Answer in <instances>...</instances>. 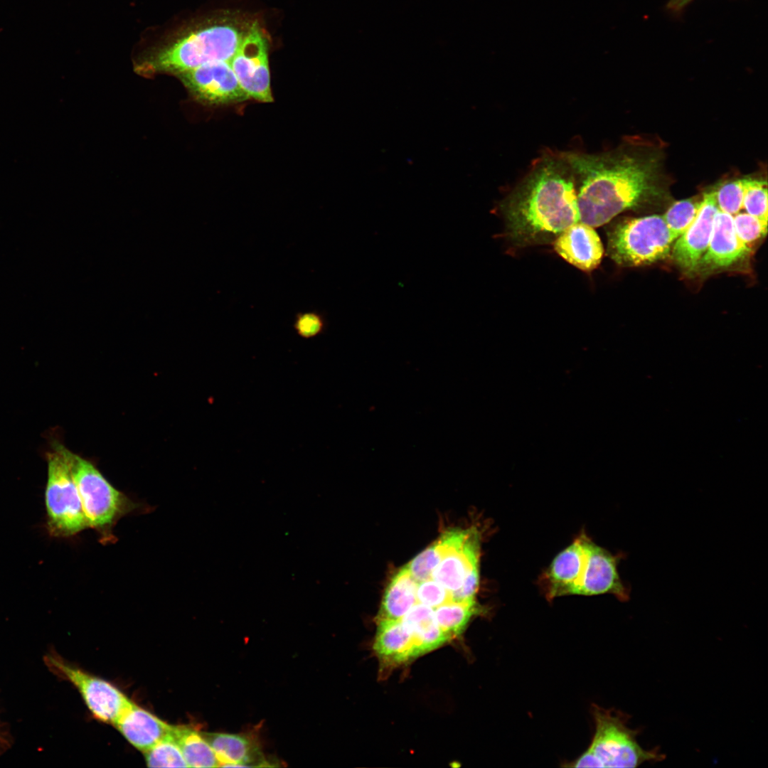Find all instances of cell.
I'll return each mask as SVG.
<instances>
[{"label":"cell","mask_w":768,"mask_h":768,"mask_svg":"<svg viewBox=\"0 0 768 768\" xmlns=\"http://www.w3.org/2000/svg\"><path fill=\"white\" fill-rule=\"evenodd\" d=\"M556 252L578 269L590 272L600 263L604 250L593 227L579 221L560 233L553 243Z\"/></svg>","instance_id":"obj_15"},{"label":"cell","mask_w":768,"mask_h":768,"mask_svg":"<svg viewBox=\"0 0 768 768\" xmlns=\"http://www.w3.org/2000/svg\"><path fill=\"white\" fill-rule=\"evenodd\" d=\"M562 155L575 175L580 221L592 227L651 203L663 194L660 158L655 152L623 149Z\"/></svg>","instance_id":"obj_1"},{"label":"cell","mask_w":768,"mask_h":768,"mask_svg":"<svg viewBox=\"0 0 768 768\" xmlns=\"http://www.w3.org/2000/svg\"><path fill=\"white\" fill-rule=\"evenodd\" d=\"M114 726L129 743L143 752L168 735L173 727L134 703Z\"/></svg>","instance_id":"obj_17"},{"label":"cell","mask_w":768,"mask_h":768,"mask_svg":"<svg viewBox=\"0 0 768 768\" xmlns=\"http://www.w3.org/2000/svg\"><path fill=\"white\" fill-rule=\"evenodd\" d=\"M247 29L229 22L204 26L161 48L144 64L153 71L179 74L209 63L230 62Z\"/></svg>","instance_id":"obj_4"},{"label":"cell","mask_w":768,"mask_h":768,"mask_svg":"<svg viewBox=\"0 0 768 768\" xmlns=\"http://www.w3.org/2000/svg\"><path fill=\"white\" fill-rule=\"evenodd\" d=\"M179 74L193 95L206 104L228 105L249 99L228 61L206 63Z\"/></svg>","instance_id":"obj_12"},{"label":"cell","mask_w":768,"mask_h":768,"mask_svg":"<svg viewBox=\"0 0 768 768\" xmlns=\"http://www.w3.org/2000/svg\"><path fill=\"white\" fill-rule=\"evenodd\" d=\"M68 449L53 443L47 454V528L50 535L69 537L88 528L74 481Z\"/></svg>","instance_id":"obj_7"},{"label":"cell","mask_w":768,"mask_h":768,"mask_svg":"<svg viewBox=\"0 0 768 768\" xmlns=\"http://www.w3.org/2000/svg\"><path fill=\"white\" fill-rule=\"evenodd\" d=\"M595 732L589 748L574 767H636L663 760L657 748L648 750L639 744L638 730L628 726V716L614 710L594 706Z\"/></svg>","instance_id":"obj_5"},{"label":"cell","mask_w":768,"mask_h":768,"mask_svg":"<svg viewBox=\"0 0 768 768\" xmlns=\"http://www.w3.org/2000/svg\"><path fill=\"white\" fill-rule=\"evenodd\" d=\"M715 197L720 211L732 216L738 213L743 206V178L723 183L715 191Z\"/></svg>","instance_id":"obj_27"},{"label":"cell","mask_w":768,"mask_h":768,"mask_svg":"<svg viewBox=\"0 0 768 768\" xmlns=\"http://www.w3.org/2000/svg\"><path fill=\"white\" fill-rule=\"evenodd\" d=\"M10 746V740L7 734L1 727L0 724V754L4 752Z\"/></svg>","instance_id":"obj_31"},{"label":"cell","mask_w":768,"mask_h":768,"mask_svg":"<svg viewBox=\"0 0 768 768\" xmlns=\"http://www.w3.org/2000/svg\"><path fill=\"white\" fill-rule=\"evenodd\" d=\"M219 767H270L256 737L250 734L201 732Z\"/></svg>","instance_id":"obj_16"},{"label":"cell","mask_w":768,"mask_h":768,"mask_svg":"<svg viewBox=\"0 0 768 768\" xmlns=\"http://www.w3.org/2000/svg\"><path fill=\"white\" fill-rule=\"evenodd\" d=\"M508 233L520 242L548 240L580 221L574 173L562 155L540 159L503 205Z\"/></svg>","instance_id":"obj_2"},{"label":"cell","mask_w":768,"mask_h":768,"mask_svg":"<svg viewBox=\"0 0 768 768\" xmlns=\"http://www.w3.org/2000/svg\"><path fill=\"white\" fill-rule=\"evenodd\" d=\"M692 0H670L668 4V7L671 10L678 11L683 9Z\"/></svg>","instance_id":"obj_32"},{"label":"cell","mask_w":768,"mask_h":768,"mask_svg":"<svg viewBox=\"0 0 768 768\" xmlns=\"http://www.w3.org/2000/svg\"><path fill=\"white\" fill-rule=\"evenodd\" d=\"M417 601L433 609L452 599V595L442 585L432 578L418 582Z\"/></svg>","instance_id":"obj_29"},{"label":"cell","mask_w":768,"mask_h":768,"mask_svg":"<svg viewBox=\"0 0 768 768\" xmlns=\"http://www.w3.org/2000/svg\"><path fill=\"white\" fill-rule=\"evenodd\" d=\"M663 216L629 218L609 233L608 254L617 264L639 266L666 257L673 242Z\"/></svg>","instance_id":"obj_8"},{"label":"cell","mask_w":768,"mask_h":768,"mask_svg":"<svg viewBox=\"0 0 768 768\" xmlns=\"http://www.w3.org/2000/svg\"><path fill=\"white\" fill-rule=\"evenodd\" d=\"M417 582L405 566L390 581L381 602L378 619L400 620L417 602Z\"/></svg>","instance_id":"obj_20"},{"label":"cell","mask_w":768,"mask_h":768,"mask_svg":"<svg viewBox=\"0 0 768 768\" xmlns=\"http://www.w3.org/2000/svg\"><path fill=\"white\" fill-rule=\"evenodd\" d=\"M750 250L735 233L733 216L718 210L708 249L697 269L713 271L731 267L744 259Z\"/></svg>","instance_id":"obj_14"},{"label":"cell","mask_w":768,"mask_h":768,"mask_svg":"<svg viewBox=\"0 0 768 768\" xmlns=\"http://www.w3.org/2000/svg\"><path fill=\"white\" fill-rule=\"evenodd\" d=\"M68 456L88 528L103 536L137 508V504L113 487L90 462L68 450Z\"/></svg>","instance_id":"obj_6"},{"label":"cell","mask_w":768,"mask_h":768,"mask_svg":"<svg viewBox=\"0 0 768 768\" xmlns=\"http://www.w3.org/2000/svg\"><path fill=\"white\" fill-rule=\"evenodd\" d=\"M172 734L188 767H219L213 750L201 732L188 726L173 725Z\"/></svg>","instance_id":"obj_21"},{"label":"cell","mask_w":768,"mask_h":768,"mask_svg":"<svg viewBox=\"0 0 768 768\" xmlns=\"http://www.w3.org/2000/svg\"><path fill=\"white\" fill-rule=\"evenodd\" d=\"M479 609L476 599H451L434 609V612L439 626L451 639L463 631Z\"/></svg>","instance_id":"obj_22"},{"label":"cell","mask_w":768,"mask_h":768,"mask_svg":"<svg viewBox=\"0 0 768 768\" xmlns=\"http://www.w3.org/2000/svg\"><path fill=\"white\" fill-rule=\"evenodd\" d=\"M442 558L443 553L437 540L412 559L405 567L418 582L432 578L433 571Z\"/></svg>","instance_id":"obj_26"},{"label":"cell","mask_w":768,"mask_h":768,"mask_svg":"<svg viewBox=\"0 0 768 768\" xmlns=\"http://www.w3.org/2000/svg\"><path fill=\"white\" fill-rule=\"evenodd\" d=\"M43 661L50 672L78 690L93 717L102 722L114 725L133 703L110 682L69 663L53 650L44 656Z\"/></svg>","instance_id":"obj_9"},{"label":"cell","mask_w":768,"mask_h":768,"mask_svg":"<svg viewBox=\"0 0 768 768\" xmlns=\"http://www.w3.org/2000/svg\"><path fill=\"white\" fill-rule=\"evenodd\" d=\"M718 210L715 191L705 193L695 220L673 247V257L683 270L693 272L697 269L708 249Z\"/></svg>","instance_id":"obj_13"},{"label":"cell","mask_w":768,"mask_h":768,"mask_svg":"<svg viewBox=\"0 0 768 768\" xmlns=\"http://www.w3.org/2000/svg\"><path fill=\"white\" fill-rule=\"evenodd\" d=\"M400 621L410 631L417 656L436 649L450 638L439 626L434 609L417 602Z\"/></svg>","instance_id":"obj_19"},{"label":"cell","mask_w":768,"mask_h":768,"mask_svg":"<svg viewBox=\"0 0 768 768\" xmlns=\"http://www.w3.org/2000/svg\"><path fill=\"white\" fill-rule=\"evenodd\" d=\"M144 754L149 767H188L172 730Z\"/></svg>","instance_id":"obj_23"},{"label":"cell","mask_w":768,"mask_h":768,"mask_svg":"<svg viewBox=\"0 0 768 768\" xmlns=\"http://www.w3.org/2000/svg\"><path fill=\"white\" fill-rule=\"evenodd\" d=\"M378 620L373 649L383 662L395 665L417 656L412 634L400 620Z\"/></svg>","instance_id":"obj_18"},{"label":"cell","mask_w":768,"mask_h":768,"mask_svg":"<svg viewBox=\"0 0 768 768\" xmlns=\"http://www.w3.org/2000/svg\"><path fill=\"white\" fill-rule=\"evenodd\" d=\"M701 201L693 199L675 202L663 215L673 240L691 225L700 209Z\"/></svg>","instance_id":"obj_24"},{"label":"cell","mask_w":768,"mask_h":768,"mask_svg":"<svg viewBox=\"0 0 768 768\" xmlns=\"http://www.w3.org/2000/svg\"><path fill=\"white\" fill-rule=\"evenodd\" d=\"M480 536L471 528L466 539L443 556L432 578L462 599L476 597L479 585Z\"/></svg>","instance_id":"obj_11"},{"label":"cell","mask_w":768,"mask_h":768,"mask_svg":"<svg viewBox=\"0 0 768 768\" xmlns=\"http://www.w3.org/2000/svg\"><path fill=\"white\" fill-rule=\"evenodd\" d=\"M230 64L249 99L262 102L273 101L267 42L257 23L248 28Z\"/></svg>","instance_id":"obj_10"},{"label":"cell","mask_w":768,"mask_h":768,"mask_svg":"<svg viewBox=\"0 0 768 768\" xmlns=\"http://www.w3.org/2000/svg\"><path fill=\"white\" fill-rule=\"evenodd\" d=\"M733 223L737 237L747 246L765 236L767 232V221L747 213H738L733 215Z\"/></svg>","instance_id":"obj_28"},{"label":"cell","mask_w":768,"mask_h":768,"mask_svg":"<svg viewBox=\"0 0 768 768\" xmlns=\"http://www.w3.org/2000/svg\"><path fill=\"white\" fill-rule=\"evenodd\" d=\"M744 198L742 208L747 213L767 221V188L765 181L743 178Z\"/></svg>","instance_id":"obj_25"},{"label":"cell","mask_w":768,"mask_h":768,"mask_svg":"<svg viewBox=\"0 0 768 768\" xmlns=\"http://www.w3.org/2000/svg\"><path fill=\"white\" fill-rule=\"evenodd\" d=\"M622 558L596 545L585 534L580 535L543 574L541 585L546 597L611 594L622 602L629 600L630 588L617 569Z\"/></svg>","instance_id":"obj_3"},{"label":"cell","mask_w":768,"mask_h":768,"mask_svg":"<svg viewBox=\"0 0 768 768\" xmlns=\"http://www.w3.org/2000/svg\"><path fill=\"white\" fill-rule=\"evenodd\" d=\"M293 326L298 336L309 339L323 334L326 323L319 312L306 311L296 315Z\"/></svg>","instance_id":"obj_30"}]
</instances>
